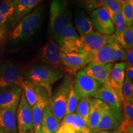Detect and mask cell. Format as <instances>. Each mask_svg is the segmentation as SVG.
Returning <instances> with one entry per match:
<instances>
[{
  "mask_svg": "<svg viewBox=\"0 0 133 133\" xmlns=\"http://www.w3.org/2000/svg\"><path fill=\"white\" fill-rule=\"evenodd\" d=\"M44 8L40 4L23 17L14 26L9 34L11 41L18 43L28 39L36 32L42 21Z\"/></svg>",
  "mask_w": 133,
  "mask_h": 133,
  "instance_id": "cell-1",
  "label": "cell"
},
{
  "mask_svg": "<svg viewBox=\"0 0 133 133\" xmlns=\"http://www.w3.org/2000/svg\"><path fill=\"white\" fill-rule=\"evenodd\" d=\"M71 16L65 0H52L50 5L49 32L56 42L62 31L71 24Z\"/></svg>",
  "mask_w": 133,
  "mask_h": 133,
  "instance_id": "cell-2",
  "label": "cell"
},
{
  "mask_svg": "<svg viewBox=\"0 0 133 133\" xmlns=\"http://www.w3.org/2000/svg\"><path fill=\"white\" fill-rule=\"evenodd\" d=\"M64 71L51 66L39 65L31 67L25 73V78L34 85L45 89L52 96V86L64 77Z\"/></svg>",
  "mask_w": 133,
  "mask_h": 133,
  "instance_id": "cell-3",
  "label": "cell"
},
{
  "mask_svg": "<svg viewBox=\"0 0 133 133\" xmlns=\"http://www.w3.org/2000/svg\"><path fill=\"white\" fill-rule=\"evenodd\" d=\"M73 81L70 75H66L51 96L50 105L52 112L55 118L60 123L65 116L70 89Z\"/></svg>",
  "mask_w": 133,
  "mask_h": 133,
  "instance_id": "cell-4",
  "label": "cell"
},
{
  "mask_svg": "<svg viewBox=\"0 0 133 133\" xmlns=\"http://www.w3.org/2000/svg\"><path fill=\"white\" fill-rule=\"evenodd\" d=\"M61 53L57 43L54 39L49 37L45 45L39 51L37 60L41 65L51 66L64 72Z\"/></svg>",
  "mask_w": 133,
  "mask_h": 133,
  "instance_id": "cell-5",
  "label": "cell"
},
{
  "mask_svg": "<svg viewBox=\"0 0 133 133\" xmlns=\"http://www.w3.org/2000/svg\"><path fill=\"white\" fill-rule=\"evenodd\" d=\"M79 38V52L94 54L103 46L114 41L116 39V35L115 33L112 35H107L94 31Z\"/></svg>",
  "mask_w": 133,
  "mask_h": 133,
  "instance_id": "cell-6",
  "label": "cell"
},
{
  "mask_svg": "<svg viewBox=\"0 0 133 133\" xmlns=\"http://www.w3.org/2000/svg\"><path fill=\"white\" fill-rule=\"evenodd\" d=\"M16 119L18 133L34 132L32 108L26 100L23 91L17 109Z\"/></svg>",
  "mask_w": 133,
  "mask_h": 133,
  "instance_id": "cell-7",
  "label": "cell"
},
{
  "mask_svg": "<svg viewBox=\"0 0 133 133\" xmlns=\"http://www.w3.org/2000/svg\"><path fill=\"white\" fill-rule=\"evenodd\" d=\"M92 55L82 52L61 53L64 72L74 74L91 62Z\"/></svg>",
  "mask_w": 133,
  "mask_h": 133,
  "instance_id": "cell-8",
  "label": "cell"
},
{
  "mask_svg": "<svg viewBox=\"0 0 133 133\" xmlns=\"http://www.w3.org/2000/svg\"><path fill=\"white\" fill-rule=\"evenodd\" d=\"M25 76L19 68L11 62H6L0 66V92L4 89L17 85L21 87Z\"/></svg>",
  "mask_w": 133,
  "mask_h": 133,
  "instance_id": "cell-9",
  "label": "cell"
},
{
  "mask_svg": "<svg viewBox=\"0 0 133 133\" xmlns=\"http://www.w3.org/2000/svg\"><path fill=\"white\" fill-rule=\"evenodd\" d=\"M74 87L82 97H92L96 92L102 86V84L94 79L83 70L78 71L74 81Z\"/></svg>",
  "mask_w": 133,
  "mask_h": 133,
  "instance_id": "cell-10",
  "label": "cell"
},
{
  "mask_svg": "<svg viewBox=\"0 0 133 133\" xmlns=\"http://www.w3.org/2000/svg\"><path fill=\"white\" fill-rule=\"evenodd\" d=\"M56 43L62 53L79 52L80 38L71 23L62 31Z\"/></svg>",
  "mask_w": 133,
  "mask_h": 133,
  "instance_id": "cell-11",
  "label": "cell"
},
{
  "mask_svg": "<svg viewBox=\"0 0 133 133\" xmlns=\"http://www.w3.org/2000/svg\"><path fill=\"white\" fill-rule=\"evenodd\" d=\"M91 17L93 27L96 32L107 35L114 34L115 29L114 23L104 6L93 10Z\"/></svg>",
  "mask_w": 133,
  "mask_h": 133,
  "instance_id": "cell-12",
  "label": "cell"
},
{
  "mask_svg": "<svg viewBox=\"0 0 133 133\" xmlns=\"http://www.w3.org/2000/svg\"><path fill=\"white\" fill-rule=\"evenodd\" d=\"M35 89L37 95V100L35 104L31 107L33 126L34 133H39L43 110L46 106L50 104L51 97L49 95L47 91L44 88L36 86Z\"/></svg>",
  "mask_w": 133,
  "mask_h": 133,
  "instance_id": "cell-13",
  "label": "cell"
},
{
  "mask_svg": "<svg viewBox=\"0 0 133 133\" xmlns=\"http://www.w3.org/2000/svg\"><path fill=\"white\" fill-rule=\"evenodd\" d=\"M123 120L121 112H118L103 102L102 112L96 128L97 132L117 129Z\"/></svg>",
  "mask_w": 133,
  "mask_h": 133,
  "instance_id": "cell-14",
  "label": "cell"
},
{
  "mask_svg": "<svg viewBox=\"0 0 133 133\" xmlns=\"http://www.w3.org/2000/svg\"><path fill=\"white\" fill-rule=\"evenodd\" d=\"M126 66V64L124 62L114 64L109 78L110 84L116 92L121 104L123 101L122 89L125 78Z\"/></svg>",
  "mask_w": 133,
  "mask_h": 133,
  "instance_id": "cell-15",
  "label": "cell"
},
{
  "mask_svg": "<svg viewBox=\"0 0 133 133\" xmlns=\"http://www.w3.org/2000/svg\"><path fill=\"white\" fill-rule=\"evenodd\" d=\"M114 64H93L89 63L83 70L102 85H109V78Z\"/></svg>",
  "mask_w": 133,
  "mask_h": 133,
  "instance_id": "cell-16",
  "label": "cell"
},
{
  "mask_svg": "<svg viewBox=\"0 0 133 133\" xmlns=\"http://www.w3.org/2000/svg\"><path fill=\"white\" fill-rule=\"evenodd\" d=\"M17 109V107L0 109V130L3 133H18Z\"/></svg>",
  "mask_w": 133,
  "mask_h": 133,
  "instance_id": "cell-17",
  "label": "cell"
},
{
  "mask_svg": "<svg viewBox=\"0 0 133 133\" xmlns=\"http://www.w3.org/2000/svg\"><path fill=\"white\" fill-rule=\"evenodd\" d=\"M46 0H14V16L12 26H14L21 20L30 13Z\"/></svg>",
  "mask_w": 133,
  "mask_h": 133,
  "instance_id": "cell-18",
  "label": "cell"
},
{
  "mask_svg": "<svg viewBox=\"0 0 133 133\" xmlns=\"http://www.w3.org/2000/svg\"><path fill=\"white\" fill-rule=\"evenodd\" d=\"M92 98L101 100L118 112H121L119 101L114 89L109 85H102L92 96Z\"/></svg>",
  "mask_w": 133,
  "mask_h": 133,
  "instance_id": "cell-19",
  "label": "cell"
},
{
  "mask_svg": "<svg viewBox=\"0 0 133 133\" xmlns=\"http://www.w3.org/2000/svg\"><path fill=\"white\" fill-rule=\"evenodd\" d=\"M22 89L19 86L14 85L0 92V109L17 107Z\"/></svg>",
  "mask_w": 133,
  "mask_h": 133,
  "instance_id": "cell-20",
  "label": "cell"
},
{
  "mask_svg": "<svg viewBox=\"0 0 133 133\" xmlns=\"http://www.w3.org/2000/svg\"><path fill=\"white\" fill-rule=\"evenodd\" d=\"M60 123L55 118L51 109V105L48 104L43 110L40 124L39 133H54L59 128Z\"/></svg>",
  "mask_w": 133,
  "mask_h": 133,
  "instance_id": "cell-21",
  "label": "cell"
},
{
  "mask_svg": "<svg viewBox=\"0 0 133 133\" xmlns=\"http://www.w3.org/2000/svg\"><path fill=\"white\" fill-rule=\"evenodd\" d=\"M14 16V0H1L0 1V26L6 31L8 26H12Z\"/></svg>",
  "mask_w": 133,
  "mask_h": 133,
  "instance_id": "cell-22",
  "label": "cell"
},
{
  "mask_svg": "<svg viewBox=\"0 0 133 133\" xmlns=\"http://www.w3.org/2000/svg\"><path fill=\"white\" fill-rule=\"evenodd\" d=\"M103 101L95 98H89V113L88 124L91 128L96 131L102 112Z\"/></svg>",
  "mask_w": 133,
  "mask_h": 133,
  "instance_id": "cell-23",
  "label": "cell"
},
{
  "mask_svg": "<svg viewBox=\"0 0 133 133\" xmlns=\"http://www.w3.org/2000/svg\"><path fill=\"white\" fill-rule=\"evenodd\" d=\"M75 23L79 37L90 34L94 31L91 20L83 12H81L76 14Z\"/></svg>",
  "mask_w": 133,
  "mask_h": 133,
  "instance_id": "cell-24",
  "label": "cell"
},
{
  "mask_svg": "<svg viewBox=\"0 0 133 133\" xmlns=\"http://www.w3.org/2000/svg\"><path fill=\"white\" fill-rule=\"evenodd\" d=\"M112 43H110L109 44L104 46L92 55V59L91 62V64H109L111 48H112Z\"/></svg>",
  "mask_w": 133,
  "mask_h": 133,
  "instance_id": "cell-25",
  "label": "cell"
},
{
  "mask_svg": "<svg viewBox=\"0 0 133 133\" xmlns=\"http://www.w3.org/2000/svg\"><path fill=\"white\" fill-rule=\"evenodd\" d=\"M36 87L35 85H34L31 81L28 80L25 78L21 85V88L24 93L25 99L31 107H32L35 104L37 100V95L35 89Z\"/></svg>",
  "mask_w": 133,
  "mask_h": 133,
  "instance_id": "cell-26",
  "label": "cell"
},
{
  "mask_svg": "<svg viewBox=\"0 0 133 133\" xmlns=\"http://www.w3.org/2000/svg\"><path fill=\"white\" fill-rule=\"evenodd\" d=\"M116 38L118 42L124 49H133L132 26H126L121 34L119 36H116Z\"/></svg>",
  "mask_w": 133,
  "mask_h": 133,
  "instance_id": "cell-27",
  "label": "cell"
},
{
  "mask_svg": "<svg viewBox=\"0 0 133 133\" xmlns=\"http://www.w3.org/2000/svg\"><path fill=\"white\" fill-rule=\"evenodd\" d=\"M74 80L71 83L70 89V93L69 99H68L67 107H66V112L65 115H66L75 114L78 104L79 100L81 98L74 87Z\"/></svg>",
  "mask_w": 133,
  "mask_h": 133,
  "instance_id": "cell-28",
  "label": "cell"
},
{
  "mask_svg": "<svg viewBox=\"0 0 133 133\" xmlns=\"http://www.w3.org/2000/svg\"><path fill=\"white\" fill-rule=\"evenodd\" d=\"M124 49L118 42L116 38L112 43V48L109 64H114V62L123 61L124 60Z\"/></svg>",
  "mask_w": 133,
  "mask_h": 133,
  "instance_id": "cell-29",
  "label": "cell"
},
{
  "mask_svg": "<svg viewBox=\"0 0 133 133\" xmlns=\"http://www.w3.org/2000/svg\"><path fill=\"white\" fill-rule=\"evenodd\" d=\"M76 133H96V131L88 125V124L79 115L75 114L74 119L72 123Z\"/></svg>",
  "mask_w": 133,
  "mask_h": 133,
  "instance_id": "cell-30",
  "label": "cell"
},
{
  "mask_svg": "<svg viewBox=\"0 0 133 133\" xmlns=\"http://www.w3.org/2000/svg\"><path fill=\"white\" fill-rule=\"evenodd\" d=\"M121 12L122 13L126 26H132L133 25V0L121 5Z\"/></svg>",
  "mask_w": 133,
  "mask_h": 133,
  "instance_id": "cell-31",
  "label": "cell"
},
{
  "mask_svg": "<svg viewBox=\"0 0 133 133\" xmlns=\"http://www.w3.org/2000/svg\"><path fill=\"white\" fill-rule=\"evenodd\" d=\"M76 114L79 115L88 124L89 113V98L82 97L79 100L77 108L76 110ZM89 125V124H88Z\"/></svg>",
  "mask_w": 133,
  "mask_h": 133,
  "instance_id": "cell-32",
  "label": "cell"
},
{
  "mask_svg": "<svg viewBox=\"0 0 133 133\" xmlns=\"http://www.w3.org/2000/svg\"><path fill=\"white\" fill-rule=\"evenodd\" d=\"M104 6L107 9L112 22L116 13L121 11V5L116 0H107Z\"/></svg>",
  "mask_w": 133,
  "mask_h": 133,
  "instance_id": "cell-33",
  "label": "cell"
},
{
  "mask_svg": "<svg viewBox=\"0 0 133 133\" xmlns=\"http://www.w3.org/2000/svg\"><path fill=\"white\" fill-rule=\"evenodd\" d=\"M113 23H114L115 29V34L116 35V36H119L123 33V31L125 30L126 27L125 22H124V18L121 11L116 13L115 16Z\"/></svg>",
  "mask_w": 133,
  "mask_h": 133,
  "instance_id": "cell-34",
  "label": "cell"
},
{
  "mask_svg": "<svg viewBox=\"0 0 133 133\" xmlns=\"http://www.w3.org/2000/svg\"><path fill=\"white\" fill-rule=\"evenodd\" d=\"M122 94L123 101L133 102V84L125 78L123 86Z\"/></svg>",
  "mask_w": 133,
  "mask_h": 133,
  "instance_id": "cell-35",
  "label": "cell"
},
{
  "mask_svg": "<svg viewBox=\"0 0 133 133\" xmlns=\"http://www.w3.org/2000/svg\"><path fill=\"white\" fill-rule=\"evenodd\" d=\"M123 119L133 121V102L123 101Z\"/></svg>",
  "mask_w": 133,
  "mask_h": 133,
  "instance_id": "cell-36",
  "label": "cell"
},
{
  "mask_svg": "<svg viewBox=\"0 0 133 133\" xmlns=\"http://www.w3.org/2000/svg\"><path fill=\"white\" fill-rule=\"evenodd\" d=\"M118 131L121 133H133V121L123 119Z\"/></svg>",
  "mask_w": 133,
  "mask_h": 133,
  "instance_id": "cell-37",
  "label": "cell"
},
{
  "mask_svg": "<svg viewBox=\"0 0 133 133\" xmlns=\"http://www.w3.org/2000/svg\"><path fill=\"white\" fill-rule=\"evenodd\" d=\"M107 1V0H90V2L86 10H88V11H91L103 7Z\"/></svg>",
  "mask_w": 133,
  "mask_h": 133,
  "instance_id": "cell-38",
  "label": "cell"
},
{
  "mask_svg": "<svg viewBox=\"0 0 133 133\" xmlns=\"http://www.w3.org/2000/svg\"><path fill=\"white\" fill-rule=\"evenodd\" d=\"M56 133H76L72 124L61 123Z\"/></svg>",
  "mask_w": 133,
  "mask_h": 133,
  "instance_id": "cell-39",
  "label": "cell"
},
{
  "mask_svg": "<svg viewBox=\"0 0 133 133\" xmlns=\"http://www.w3.org/2000/svg\"><path fill=\"white\" fill-rule=\"evenodd\" d=\"M124 60L127 65L133 66V49H124Z\"/></svg>",
  "mask_w": 133,
  "mask_h": 133,
  "instance_id": "cell-40",
  "label": "cell"
},
{
  "mask_svg": "<svg viewBox=\"0 0 133 133\" xmlns=\"http://www.w3.org/2000/svg\"><path fill=\"white\" fill-rule=\"evenodd\" d=\"M125 79L131 81V83L133 82V66L126 65L125 69Z\"/></svg>",
  "mask_w": 133,
  "mask_h": 133,
  "instance_id": "cell-41",
  "label": "cell"
},
{
  "mask_svg": "<svg viewBox=\"0 0 133 133\" xmlns=\"http://www.w3.org/2000/svg\"><path fill=\"white\" fill-rule=\"evenodd\" d=\"M76 1L79 6H82L85 9H87L88 5L90 2V0H76Z\"/></svg>",
  "mask_w": 133,
  "mask_h": 133,
  "instance_id": "cell-42",
  "label": "cell"
},
{
  "mask_svg": "<svg viewBox=\"0 0 133 133\" xmlns=\"http://www.w3.org/2000/svg\"><path fill=\"white\" fill-rule=\"evenodd\" d=\"M5 35V30H3L2 28L0 26V40H3L4 38Z\"/></svg>",
  "mask_w": 133,
  "mask_h": 133,
  "instance_id": "cell-43",
  "label": "cell"
},
{
  "mask_svg": "<svg viewBox=\"0 0 133 133\" xmlns=\"http://www.w3.org/2000/svg\"><path fill=\"white\" fill-rule=\"evenodd\" d=\"M116 1H117L121 5H123V4H124V3L128 2L129 0H116Z\"/></svg>",
  "mask_w": 133,
  "mask_h": 133,
  "instance_id": "cell-44",
  "label": "cell"
},
{
  "mask_svg": "<svg viewBox=\"0 0 133 133\" xmlns=\"http://www.w3.org/2000/svg\"><path fill=\"white\" fill-rule=\"evenodd\" d=\"M96 133H112L110 131H98V132Z\"/></svg>",
  "mask_w": 133,
  "mask_h": 133,
  "instance_id": "cell-45",
  "label": "cell"
},
{
  "mask_svg": "<svg viewBox=\"0 0 133 133\" xmlns=\"http://www.w3.org/2000/svg\"><path fill=\"white\" fill-rule=\"evenodd\" d=\"M114 133H121V132H119V131H115V132H114Z\"/></svg>",
  "mask_w": 133,
  "mask_h": 133,
  "instance_id": "cell-46",
  "label": "cell"
},
{
  "mask_svg": "<svg viewBox=\"0 0 133 133\" xmlns=\"http://www.w3.org/2000/svg\"><path fill=\"white\" fill-rule=\"evenodd\" d=\"M26 133H34V132H26Z\"/></svg>",
  "mask_w": 133,
  "mask_h": 133,
  "instance_id": "cell-47",
  "label": "cell"
},
{
  "mask_svg": "<svg viewBox=\"0 0 133 133\" xmlns=\"http://www.w3.org/2000/svg\"><path fill=\"white\" fill-rule=\"evenodd\" d=\"M0 133H3V132H2V131H1V130H0Z\"/></svg>",
  "mask_w": 133,
  "mask_h": 133,
  "instance_id": "cell-48",
  "label": "cell"
},
{
  "mask_svg": "<svg viewBox=\"0 0 133 133\" xmlns=\"http://www.w3.org/2000/svg\"><path fill=\"white\" fill-rule=\"evenodd\" d=\"M1 1V0H0V1Z\"/></svg>",
  "mask_w": 133,
  "mask_h": 133,
  "instance_id": "cell-49",
  "label": "cell"
},
{
  "mask_svg": "<svg viewBox=\"0 0 133 133\" xmlns=\"http://www.w3.org/2000/svg\"><path fill=\"white\" fill-rule=\"evenodd\" d=\"M54 133H56V132H54Z\"/></svg>",
  "mask_w": 133,
  "mask_h": 133,
  "instance_id": "cell-50",
  "label": "cell"
}]
</instances>
